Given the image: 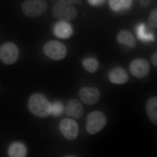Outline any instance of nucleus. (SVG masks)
<instances>
[{"label":"nucleus","instance_id":"nucleus-1","mask_svg":"<svg viewBox=\"0 0 157 157\" xmlns=\"http://www.w3.org/2000/svg\"><path fill=\"white\" fill-rule=\"evenodd\" d=\"M50 102L41 94H34L29 100V110L34 115L41 118L48 117L50 114Z\"/></svg>","mask_w":157,"mask_h":157},{"label":"nucleus","instance_id":"nucleus-22","mask_svg":"<svg viewBox=\"0 0 157 157\" xmlns=\"http://www.w3.org/2000/svg\"><path fill=\"white\" fill-rule=\"evenodd\" d=\"M59 1L62 2L72 4L78 3L80 2V0H59Z\"/></svg>","mask_w":157,"mask_h":157},{"label":"nucleus","instance_id":"nucleus-11","mask_svg":"<svg viewBox=\"0 0 157 157\" xmlns=\"http://www.w3.org/2000/svg\"><path fill=\"white\" fill-rule=\"evenodd\" d=\"M84 110L81 103L76 99H72L68 102L65 109L67 115L76 119H79L82 116Z\"/></svg>","mask_w":157,"mask_h":157},{"label":"nucleus","instance_id":"nucleus-20","mask_svg":"<svg viewBox=\"0 0 157 157\" xmlns=\"http://www.w3.org/2000/svg\"><path fill=\"white\" fill-rule=\"evenodd\" d=\"M157 9H154L151 12L148 17V23L154 29H156L157 27Z\"/></svg>","mask_w":157,"mask_h":157},{"label":"nucleus","instance_id":"nucleus-17","mask_svg":"<svg viewBox=\"0 0 157 157\" xmlns=\"http://www.w3.org/2000/svg\"><path fill=\"white\" fill-rule=\"evenodd\" d=\"M136 33L139 40L144 42L154 41L155 36L153 34L149 33L146 26L144 24H140L136 29Z\"/></svg>","mask_w":157,"mask_h":157},{"label":"nucleus","instance_id":"nucleus-10","mask_svg":"<svg viewBox=\"0 0 157 157\" xmlns=\"http://www.w3.org/2000/svg\"><path fill=\"white\" fill-rule=\"evenodd\" d=\"M72 26L67 21H58L54 25L53 28L54 35L57 38L67 39L70 38L73 34Z\"/></svg>","mask_w":157,"mask_h":157},{"label":"nucleus","instance_id":"nucleus-2","mask_svg":"<svg viewBox=\"0 0 157 157\" xmlns=\"http://www.w3.org/2000/svg\"><path fill=\"white\" fill-rule=\"evenodd\" d=\"M52 12L55 17L64 21H72L76 18L77 12L71 4L58 2L53 6Z\"/></svg>","mask_w":157,"mask_h":157},{"label":"nucleus","instance_id":"nucleus-23","mask_svg":"<svg viewBox=\"0 0 157 157\" xmlns=\"http://www.w3.org/2000/svg\"><path fill=\"white\" fill-rule=\"evenodd\" d=\"M157 52H156L152 56L151 59L152 63L154 65L155 67H157Z\"/></svg>","mask_w":157,"mask_h":157},{"label":"nucleus","instance_id":"nucleus-16","mask_svg":"<svg viewBox=\"0 0 157 157\" xmlns=\"http://www.w3.org/2000/svg\"><path fill=\"white\" fill-rule=\"evenodd\" d=\"M132 0H109V5L113 11L121 12L130 9Z\"/></svg>","mask_w":157,"mask_h":157},{"label":"nucleus","instance_id":"nucleus-5","mask_svg":"<svg viewBox=\"0 0 157 157\" xmlns=\"http://www.w3.org/2000/svg\"><path fill=\"white\" fill-rule=\"evenodd\" d=\"M45 54L55 60H60L67 55V48L62 42L57 40H51L45 44L43 47Z\"/></svg>","mask_w":157,"mask_h":157},{"label":"nucleus","instance_id":"nucleus-6","mask_svg":"<svg viewBox=\"0 0 157 157\" xmlns=\"http://www.w3.org/2000/svg\"><path fill=\"white\" fill-rule=\"evenodd\" d=\"M18 56L19 50L13 42H6L0 47V59L6 64L14 63L18 59Z\"/></svg>","mask_w":157,"mask_h":157},{"label":"nucleus","instance_id":"nucleus-4","mask_svg":"<svg viewBox=\"0 0 157 157\" xmlns=\"http://www.w3.org/2000/svg\"><path fill=\"white\" fill-rule=\"evenodd\" d=\"M86 129L91 135H94L104 128L107 123L106 117L99 111L91 113L87 117Z\"/></svg>","mask_w":157,"mask_h":157},{"label":"nucleus","instance_id":"nucleus-18","mask_svg":"<svg viewBox=\"0 0 157 157\" xmlns=\"http://www.w3.org/2000/svg\"><path fill=\"white\" fill-rule=\"evenodd\" d=\"M82 65L85 70L90 73H94L99 68V63L94 58L86 59L82 62Z\"/></svg>","mask_w":157,"mask_h":157},{"label":"nucleus","instance_id":"nucleus-15","mask_svg":"<svg viewBox=\"0 0 157 157\" xmlns=\"http://www.w3.org/2000/svg\"><path fill=\"white\" fill-rule=\"evenodd\" d=\"M8 153L11 157H24L27 155V149L21 142H14L9 147Z\"/></svg>","mask_w":157,"mask_h":157},{"label":"nucleus","instance_id":"nucleus-13","mask_svg":"<svg viewBox=\"0 0 157 157\" xmlns=\"http://www.w3.org/2000/svg\"><path fill=\"white\" fill-rule=\"evenodd\" d=\"M118 42L121 44L134 48L136 45V40L133 34L127 30H122L118 34Z\"/></svg>","mask_w":157,"mask_h":157},{"label":"nucleus","instance_id":"nucleus-3","mask_svg":"<svg viewBox=\"0 0 157 157\" xmlns=\"http://www.w3.org/2000/svg\"><path fill=\"white\" fill-rule=\"evenodd\" d=\"M47 9V5L43 0H26L21 5V10L26 16L36 17L43 15Z\"/></svg>","mask_w":157,"mask_h":157},{"label":"nucleus","instance_id":"nucleus-21","mask_svg":"<svg viewBox=\"0 0 157 157\" xmlns=\"http://www.w3.org/2000/svg\"><path fill=\"white\" fill-rule=\"evenodd\" d=\"M106 0H88L90 5L93 6H99L103 5Z\"/></svg>","mask_w":157,"mask_h":157},{"label":"nucleus","instance_id":"nucleus-7","mask_svg":"<svg viewBox=\"0 0 157 157\" xmlns=\"http://www.w3.org/2000/svg\"><path fill=\"white\" fill-rule=\"evenodd\" d=\"M59 128L63 135L68 140H73L78 137V124L73 120L70 118L63 119L60 123Z\"/></svg>","mask_w":157,"mask_h":157},{"label":"nucleus","instance_id":"nucleus-12","mask_svg":"<svg viewBox=\"0 0 157 157\" xmlns=\"http://www.w3.org/2000/svg\"><path fill=\"white\" fill-rule=\"evenodd\" d=\"M109 78L113 83L123 84L126 83L128 77L125 70L121 68H116L109 73Z\"/></svg>","mask_w":157,"mask_h":157},{"label":"nucleus","instance_id":"nucleus-19","mask_svg":"<svg viewBox=\"0 0 157 157\" xmlns=\"http://www.w3.org/2000/svg\"><path fill=\"white\" fill-rule=\"evenodd\" d=\"M64 107L60 102H56L51 105L50 114L55 117L60 115L63 111Z\"/></svg>","mask_w":157,"mask_h":157},{"label":"nucleus","instance_id":"nucleus-14","mask_svg":"<svg viewBox=\"0 0 157 157\" xmlns=\"http://www.w3.org/2000/svg\"><path fill=\"white\" fill-rule=\"evenodd\" d=\"M157 98L148 99L146 104V110L150 120L154 124H157Z\"/></svg>","mask_w":157,"mask_h":157},{"label":"nucleus","instance_id":"nucleus-8","mask_svg":"<svg viewBox=\"0 0 157 157\" xmlns=\"http://www.w3.org/2000/svg\"><path fill=\"white\" fill-rule=\"evenodd\" d=\"M129 70L133 76L137 78H143L149 72V65L147 61L144 59H135L131 62Z\"/></svg>","mask_w":157,"mask_h":157},{"label":"nucleus","instance_id":"nucleus-9","mask_svg":"<svg viewBox=\"0 0 157 157\" xmlns=\"http://www.w3.org/2000/svg\"><path fill=\"white\" fill-rule=\"evenodd\" d=\"M78 96L82 101L87 105H94L100 100L101 93L95 87H85L80 90Z\"/></svg>","mask_w":157,"mask_h":157},{"label":"nucleus","instance_id":"nucleus-24","mask_svg":"<svg viewBox=\"0 0 157 157\" xmlns=\"http://www.w3.org/2000/svg\"><path fill=\"white\" fill-rule=\"evenodd\" d=\"M150 1V0H141V6L144 8H146L149 5Z\"/></svg>","mask_w":157,"mask_h":157}]
</instances>
